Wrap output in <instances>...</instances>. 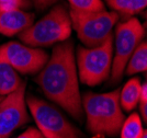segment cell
Wrapping results in <instances>:
<instances>
[{
  "label": "cell",
  "instance_id": "18",
  "mask_svg": "<svg viewBox=\"0 0 147 138\" xmlns=\"http://www.w3.org/2000/svg\"><path fill=\"white\" fill-rule=\"evenodd\" d=\"M18 138H45L43 134L38 131V128L30 127L24 133H22Z\"/></svg>",
  "mask_w": 147,
  "mask_h": 138
},
{
  "label": "cell",
  "instance_id": "14",
  "mask_svg": "<svg viewBox=\"0 0 147 138\" xmlns=\"http://www.w3.org/2000/svg\"><path fill=\"white\" fill-rule=\"evenodd\" d=\"M147 69V44L146 41H142L131 55L125 67L126 75L132 76L135 73L145 72Z\"/></svg>",
  "mask_w": 147,
  "mask_h": 138
},
{
  "label": "cell",
  "instance_id": "5",
  "mask_svg": "<svg viewBox=\"0 0 147 138\" xmlns=\"http://www.w3.org/2000/svg\"><path fill=\"white\" fill-rule=\"evenodd\" d=\"M71 28L87 47H94L103 43L113 33L112 30L119 21V14L105 9L96 12H82L70 9Z\"/></svg>",
  "mask_w": 147,
  "mask_h": 138
},
{
  "label": "cell",
  "instance_id": "2",
  "mask_svg": "<svg viewBox=\"0 0 147 138\" xmlns=\"http://www.w3.org/2000/svg\"><path fill=\"white\" fill-rule=\"evenodd\" d=\"M84 114L87 117V129L93 135L115 137L124 122L120 105V89L108 93L86 92L81 98Z\"/></svg>",
  "mask_w": 147,
  "mask_h": 138
},
{
  "label": "cell",
  "instance_id": "20",
  "mask_svg": "<svg viewBox=\"0 0 147 138\" xmlns=\"http://www.w3.org/2000/svg\"><path fill=\"white\" fill-rule=\"evenodd\" d=\"M7 1H12V2H16V3H18L21 8H25V7L30 6L29 0H0V2H7Z\"/></svg>",
  "mask_w": 147,
  "mask_h": 138
},
{
  "label": "cell",
  "instance_id": "3",
  "mask_svg": "<svg viewBox=\"0 0 147 138\" xmlns=\"http://www.w3.org/2000/svg\"><path fill=\"white\" fill-rule=\"evenodd\" d=\"M71 21L64 5H57L41 20L19 34L22 42L32 47H46L68 40L71 35Z\"/></svg>",
  "mask_w": 147,
  "mask_h": 138
},
{
  "label": "cell",
  "instance_id": "21",
  "mask_svg": "<svg viewBox=\"0 0 147 138\" xmlns=\"http://www.w3.org/2000/svg\"><path fill=\"white\" fill-rule=\"evenodd\" d=\"M142 138H147V132H146V131L144 132V135H143V137H142Z\"/></svg>",
  "mask_w": 147,
  "mask_h": 138
},
{
  "label": "cell",
  "instance_id": "6",
  "mask_svg": "<svg viewBox=\"0 0 147 138\" xmlns=\"http://www.w3.org/2000/svg\"><path fill=\"white\" fill-rule=\"evenodd\" d=\"M25 102L38 131L45 138H84L79 129L53 104L32 94L26 96Z\"/></svg>",
  "mask_w": 147,
  "mask_h": 138
},
{
  "label": "cell",
  "instance_id": "13",
  "mask_svg": "<svg viewBox=\"0 0 147 138\" xmlns=\"http://www.w3.org/2000/svg\"><path fill=\"white\" fill-rule=\"evenodd\" d=\"M141 87V79L134 77L129 79L122 88V90H120V105L124 111L131 112L137 106Z\"/></svg>",
  "mask_w": 147,
  "mask_h": 138
},
{
  "label": "cell",
  "instance_id": "9",
  "mask_svg": "<svg viewBox=\"0 0 147 138\" xmlns=\"http://www.w3.org/2000/svg\"><path fill=\"white\" fill-rule=\"evenodd\" d=\"M26 82L0 101V138H9L13 131L30 122L25 102Z\"/></svg>",
  "mask_w": 147,
  "mask_h": 138
},
{
  "label": "cell",
  "instance_id": "12",
  "mask_svg": "<svg viewBox=\"0 0 147 138\" xmlns=\"http://www.w3.org/2000/svg\"><path fill=\"white\" fill-rule=\"evenodd\" d=\"M124 20L141 13L147 6V0H102Z\"/></svg>",
  "mask_w": 147,
  "mask_h": 138
},
{
  "label": "cell",
  "instance_id": "11",
  "mask_svg": "<svg viewBox=\"0 0 147 138\" xmlns=\"http://www.w3.org/2000/svg\"><path fill=\"white\" fill-rule=\"evenodd\" d=\"M22 82L18 71L0 57V96H6L14 92Z\"/></svg>",
  "mask_w": 147,
  "mask_h": 138
},
{
  "label": "cell",
  "instance_id": "16",
  "mask_svg": "<svg viewBox=\"0 0 147 138\" xmlns=\"http://www.w3.org/2000/svg\"><path fill=\"white\" fill-rule=\"evenodd\" d=\"M70 9L82 12H96L104 10L105 7L102 0H67Z\"/></svg>",
  "mask_w": 147,
  "mask_h": 138
},
{
  "label": "cell",
  "instance_id": "22",
  "mask_svg": "<svg viewBox=\"0 0 147 138\" xmlns=\"http://www.w3.org/2000/svg\"><path fill=\"white\" fill-rule=\"evenodd\" d=\"M2 99H3V96H0V101H1V100H2Z\"/></svg>",
  "mask_w": 147,
  "mask_h": 138
},
{
  "label": "cell",
  "instance_id": "17",
  "mask_svg": "<svg viewBox=\"0 0 147 138\" xmlns=\"http://www.w3.org/2000/svg\"><path fill=\"white\" fill-rule=\"evenodd\" d=\"M138 108L141 113V118L143 123L147 122V83L144 82L142 83L141 87V93H140V100H138Z\"/></svg>",
  "mask_w": 147,
  "mask_h": 138
},
{
  "label": "cell",
  "instance_id": "7",
  "mask_svg": "<svg viewBox=\"0 0 147 138\" xmlns=\"http://www.w3.org/2000/svg\"><path fill=\"white\" fill-rule=\"evenodd\" d=\"M145 37V28L136 18L126 19L115 26L113 34L114 56L112 59L110 83L117 84L121 81L125 67L135 48Z\"/></svg>",
  "mask_w": 147,
  "mask_h": 138
},
{
  "label": "cell",
  "instance_id": "1",
  "mask_svg": "<svg viewBox=\"0 0 147 138\" xmlns=\"http://www.w3.org/2000/svg\"><path fill=\"white\" fill-rule=\"evenodd\" d=\"M43 93L78 122L84 120L74 42L57 43L45 66L35 78Z\"/></svg>",
  "mask_w": 147,
  "mask_h": 138
},
{
  "label": "cell",
  "instance_id": "19",
  "mask_svg": "<svg viewBox=\"0 0 147 138\" xmlns=\"http://www.w3.org/2000/svg\"><path fill=\"white\" fill-rule=\"evenodd\" d=\"M58 0H32V2L34 3V6L40 10H45L53 5H55Z\"/></svg>",
  "mask_w": 147,
  "mask_h": 138
},
{
  "label": "cell",
  "instance_id": "15",
  "mask_svg": "<svg viewBox=\"0 0 147 138\" xmlns=\"http://www.w3.org/2000/svg\"><path fill=\"white\" fill-rule=\"evenodd\" d=\"M145 129L143 128V120L140 114L132 113L124 120L120 131L121 138H142Z\"/></svg>",
  "mask_w": 147,
  "mask_h": 138
},
{
  "label": "cell",
  "instance_id": "4",
  "mask_svg": "<svg viewBox=\"0 0 147 138\" xmlns=\"http://www.w3.org/2000/svg\"><path fill=\"white\" fill-rule=\"evenodd\" d=\"M75 59L80 82L90 87L102 83L110 77L113 59V33L98 46H78Z\"/></svg>",
  "mask_w": 147,
  "mask_h": 138
},
{
  "label": "cell",
  "instance_id": "10",
  "mask_svg": "<svg viewBox=\"0 0 147 138\" xmlns=\"http://www.w3.org/2000/svg\"><path fill=\"white\" fill-rule=\"evenodd\" d=\"M35 15L22 9L1 10L0 9V34L13 36L20 34L34 23Z\"/></svg>",
  "mask_w": 147,
  "mask_h": 138
},
{
  "label": "cell",
  "instance_id": "8",
  "mask_svg": "<svg viewBox=\"0 0 147 138\" xmlns=\"http://www.w3.org/2000/svg\"><path fill=\"white\" fill-rule=\"evenodd\" d=\"M0 57L17 71L24 75L37 73L49 58V54L43 49L18 42H8L0 45Z\"/></svg>",
  "mask_w": 147,
  "mask_h": 138
}]
</instances>
